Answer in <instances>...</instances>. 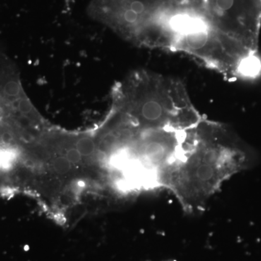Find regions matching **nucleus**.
<instances>
[{
	"label": "nucleus",
	"mask_w": 261,
	"mask_h": 261,
	"mask_svg": "<svg viewBox=\"0 0 261 261\" xmlns=\"http://www.w3.org/2000/svg\"><path fill=\"white\" fill-rule=\"evenodd\" d=\"M258 156L232 129L202 118L189 128L160 187L172 192L190 214L203 210L225 181L253 168Z\"/></svg>",
	"instance_id": "obj_1"
},
{
	"label": "nucleus",
	"mask_w": 261,
	"mask_h": 261,
	"mask_svg": "<svg viewBox=\"0 0 261 261\" xmlns=\"http://www.w3.org/2000/svg\"><path fill=\"white\" fill-rule=\"evenodd\" d=\"M113 108L144 128L186 129L203 117L179 80L136 70L113 88Z\"/></svg>",
	"instance_id": "obj_2"
},
{
	"label": "nucleus",
	"mask_w": 261,
	"mask_h": 261,
	"mask_svg": "<svg viewBox=\"0 0 261 261\" xmlns=\"http://www.w3.org/2000/svg\"><path fill=\"white\" fill-rule=\"evenodd\" d=\"M75 147L84 157L92 155L95 152L96 144L91 137H82L75 142Z\"/></svg>",
	"instance_id": "obj_3"
},
{
	"label": "nucleus",
	"mask_w": 261,
	"mask_h": 261,
	"mask_svg": "<svg viewBox=\"0 0 261 261\" xmlns=\"http://www.w3.org/2000/svg\"><path fill=\"white\" fill-rule=\"evenodd\" d=\"M53 169L59 174H66L70 171L72 168V164L70 161L67 159L66 157H58L53 160Z\"/></svg>",
	"instance_id": "obj_4"
},
{
	"label": "nucleus",
	"mask_w": 261,
	"mask_h": 261,
	"mask_svg": "<svg viewBox=\"0 0 261 261\" xmlns=\"http://www.w3.org/2000/svg\"><path fill=\"white\" fill-rule=\"evenodd\" d=\"M65 157L70 161L71 164H76L82 161V155L76 147H72L68 149L65 154Z\"/></svg>",
	"instance_id": "obj_5"
},
{
	"label": "nucleus",
	"mask_w": 261,
	"mask_h": 261,
	"mask_svg": "<svg viewBox=\"0 0 261 261\" xmlns=\"http://www.w3.org/2000/svg\"><path fill=\"white\" fill-rule=\"evenodd\" d=\"M162 261H175L173 260H162Z\"/></svg>",
	"instance_id": "obj_6"
}]
</instances>
